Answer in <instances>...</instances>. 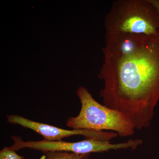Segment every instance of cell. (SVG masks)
Instances as JSON below:
<instances>
[{
  "instance_id": "6da1fadb",
  "label": "cell",
  "mask_w": 159,
  "mask_h": 159,
  "mask_svg": "<svg viewBox=\"0 0 159 159\" xmlns=\"http://www.w3.org/2000/svg\"><path fill=\"white\" fill-rule=\"evenodd\" d=\"M102 52L103 105L123 114L136 129L148 128L159 101V35L105 34Z\"/></svg>"
},
{
  "instance_id": "7a4b0ae2",
  "label": "cell",
  "mask_w": 159,
  "mask_h": 159,
  "mask_svg": "<svg viewBox=\"0 0 159 159\" xmlns=\"http://www.w3.org/2000/svg\"><path fill=\"white\" fill-rule=\"evenodd\" d=\"M106 34L159 35V16L151 0L114 1L104 19Z\"/></svg>"
},
{
  "instance_id": "3957f363",
  "label": "cell",
  "mask_w": 159,
  "mask_h": 159,
  "mask_svg": "<svg viewBox=\"0 0 159 159\" xmlns=\"http://www.w3.org/2000/svg\"><path fill=\"white\" fill-rule=\"evenodd\" d=\"M77 95L81 103V109L76 117L67 120L66 125L73 129L111 130L121 137L133 135L135 128L123 114L116 110L102 105L94 99L84 87H79Z\"/></svg>"
},
{
  "instance_id": "277c9868",
  "label": "cell",
  "mask_w": 159,
  "mask_h": 159,
  "mask_svg": "<svg viewBox=\"0 0 159 159\" xmlns=\"http://www.w3.org/2000/svg\"><path fill=\"white\" fill-rule=\"evenodd\" d=\"M11 139L13 144L9 147L10 149L17 151L23 148H28L47 152L61 151L73 153L88 154L92 152H102L111 150L136 149L142 144L141 139H130L127 142L113 144L110 141H100L92 139H85L77 142L60 141H25L20 136H13Z\"/></svg>"
},
{
  "instance_id": "5b68a950",
  "label": "cell",
  "mask_w": 159,
  "mask_h": 159,
  "mask_svg": "<svg viewBox=\"0 0 159 159\" xmlns=\"http://www.w3.org/2000/svg\"><path fill=\"white\" fill-rule=\"evenodd\" d=\"M7 122L29 129L39 134L46 141H60L63 139L73 136H83L85 139H92L100 141H110L118 136L114 132L102 131L88 129H65L30 120L17 115H8Z\"/></svg>"
},
{
  "instance_id": "8992f818",
  "label": "cell",
  "mask_w": 159,
  "mask_h": 159,
  "mask_svg": "<svg viewBox=\"0 0 159 159\" xmlns=\"http://www.w3.org/2000/svg\"><path fill=\"white\" fill-rule=\"evenodd\" d=\"M43 153L45 155L44 159H88L90 156V154H82L66 152H47Z\"/></svg>"
},
{
  "instance_id": "52a82bcc",
  "label": "cell",
  "mask_w": 159,
  "mask_h": 159,
  "mask_svg": "<svg viewBox=\"0 0 159 159\" xmlns=\"http://www.w3.org/2000/svg\"><path fill=\"white\" fill-rule=\"evenodd\" d=\"M0 159H25V157L18 154L16 151L9 147H5L0 151Z\"/></svg>"
},
{
  "instance_id": "ba28073f",
  "label": "cell",
  "mask_w": 159,
  "mask_h": 159,
  "mask_svg": "<svg viewBox=\"0 0 159 159\" xmlns=\"http://www.w3.org/2000/svg\"><path fill=\"white\" fill-rule=\"evenodd\" d=\"M152 4L154 5L156 7L158 12L159 16V0H151ZM158 34L159 35V29L158 31Z\"/></svg>"
}]
</instances>
